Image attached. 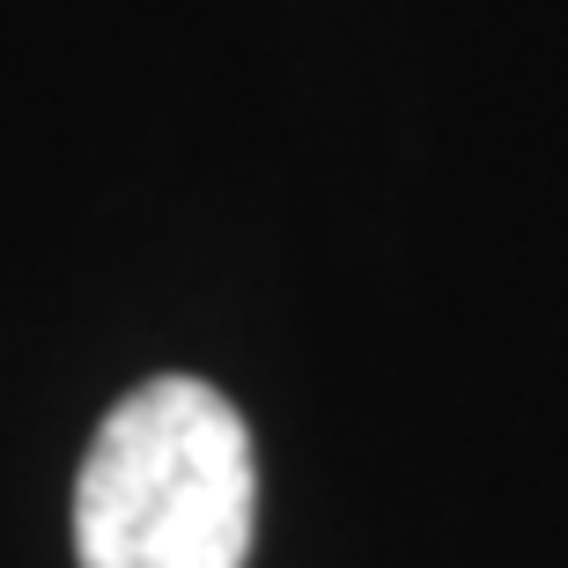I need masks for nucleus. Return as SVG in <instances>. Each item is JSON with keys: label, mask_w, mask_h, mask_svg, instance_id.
I'll return each instance as SVG.
<instances>
[{"label": "nucleus", "mask_w": 568, "mask_h": 568, "mask_svg": "<svg viewBox=\"0 0 568 568\" xmlns=\"http://www.w3.org/2000/svg\"><path fill=\"white\" fill-rule=\"evenodd\" d=\"M252 525V428L214 384L148 377L97 422L74 480L82 568H244Z\"/></svg>", "instance_id": "1"}]
</instances>
